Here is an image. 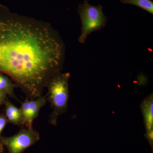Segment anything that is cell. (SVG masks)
<instances>
[{
	"label": "cell",
	"mask_w": 153,
	"mask_h": 153,
	"mask_svg": "<svg viewBox=\"0 0 153 153\" xmlns=\"http://www.w3.org/2000/svg\"><path fill=\"white\" fill-rule=\"evenodd\" d=\"M65 55L63 40L51 25L0 4V73L26 98L43 95L50 79L62 70Z\"/></svg>",
	"instance_id": "6da1fadb"
},
{
	"label": "cell",
	"mask_w": 153,
	"mask_h": 153,
	"mask_svg": "<svg viewBox=\"0 0 153 153\" xmlns=\"http://www.w3.org/2000/svg\"><path fill=\"white\" fill-rule=\"evenodd\" d=\"M70 76L69 72H59L52 76L46 86L47 101L50 104L52 110L49 123L52 125L57 126L59 117L67 111L69 97L68 82Z\"/></svg>",
	"instance_id": "7a4b0ae2"
},
{
	"label": "cell",
	"mask_w": 153,
	"mask_h": 153,
	"mask_svg": "<svg viewBox=\"0 0 153 153\" xmlns=\"http://www.w3.org/2000/svg\"><path fill=\"white\" fill-rule=\"evenodd\" d=\"M78 13L82 24L78 41L84 44L89 34L105 27L108 19L103 13L102 6L91 5L88 0H84L79 5Z\"/></svg>",
	"instance_id": "3957f363"
},
{
	"label": "cell",
	"mask_w": 153,
	"mask_h": 153,
	"mask_svg": "<svg viewBox=\"0 0 153 153\" xmlns=\"http://www.w3.org/2000/svg\"><path fill=\"white\" fill-rule=\"evenodd\" d=\"M40 139V134L33 128L22 127L12 136L0 137V142L7 148L9 153H22Z\"/></svg>",
	"instance_id": "277c9868"
},
{
	"label": "cell",
	"mask_w": 153,
	"mask_h": 153,
	"mask_svg": "<svg viewBox=\"0 0 153 153\" xmlns=\"http://www.w3.org/2000/svg\"><path fill=\"white\" fill-rule=\"evenodd\" d=\"M47 97L42 95L36 99L25 98L21 102L20 110L23 126L27 128H33V123L35 120L39 116L41 108L47 102Z\"/></svg>",
	"instance_id": "5b68a950"
},
{
	"label": "cell",
	"mask_w": 153,
	"mask_h": 153,
	"mask_svg": "<svg viewBox=\"0 0 153 153\" xmlns=\"http://www.w3.org/2000/svg\"><path fill=\"white\" fill-rule=\"evenodd\" d=\"M141 110L143 117L145 136L153 149V95H148L140 105Z\"/></svg>",
	"instance_id": "8992f818"
},
{
	"label": "cell",
	"mask_w": 153,
	"mask_h": 153,
	"mask_svg": "<svg viewBox=\"0 0 153 153\" xmlns=\"http://www.w3.org/2000/svg\"><path fill=\"white\" fill-rule=\"evenodd\" d=\"M4 105L5 106L4 114L9 123L18 126H22L23 123L20 108H18L7 98Z\"/></svg>",
	"instance_id": "52a82bcc"
},
{
	"label": "cell",
	"mask_w": 153,
	"mask_h": 153,
	"mask_svg": "<svg viewBox=\"0 0 153 153\" xmlns=\"http://www.w3.org/2000/svg\"><path fill=\"white\" fill-rule=\"evenodd\" d=\"M16 85L7 76L0 73V91L17 101L21 102L15 93Z\"/></svg>",
	"instance_id": "ba28073f"
},
{
	"label": "cell",
	"mask_w": 153,
	"mask_h": 153,
	"mask_svg": "<svg viewBox=\"0 0 153 153\" xmlns=\"http://www.w3.org/2000/svg\"><path fill=\"white\" fill-rule=\"evenodd\" d=\"M124 4L134 5L153 14V3L151 0H128Z\"/></svg>",
	"instance_id": "9c48e42d"
},
{
	"label": "cell",
	"mask_w": 153,
	"mask_h": 153,
	"mask_svg": "<svg viewBox=\"0 0 153 153\" xmlns=\"http://www.w3.org/2000/svg\"><path fill=\"white\" fill-rule=\"evenodd\" d=\"M9 123L4 113L0 114V137L2 136V132L5 128L6 126Z\"/></svg>",
	"instance_id": "30bf717a"
},
{
	"label": "cell",
	"mask_w": 153,
	"mask_h": 153,
	"mask_svg": "<svg viewBox=\"0 0 153 153\" xmlns=\"http://www.w3.org/2000/svg\"><path fill=\"white\" fill-rule=\"evenodd\" d=\"M7 98V94L0 91V106L4 104Z\"/></svg>",
	"instance_id": "8fae6325"
},
{
	"label": "cell",
	"mask_w": 153,
	"mask_h": 153,
	"mask_svg": "<svg viewBox=\"0 0 153 153\" xmlns=\"http://www.w3.org/2000/svg\"><path fill=\"white\" fill-rule=\"evenodd\" d=\"M4 151V146L0 142V153H3Z\"/></svg>",
	"instance_id": "7c38bea8"
},
{
	"label": "cell",
	"mask_w": 153,
	"mask_h": 153,
	"mask_svg": "<svg viewBox=\"0 0 153 153\" xmlns=\"http://www.w3.org/2000/svg\"><path fill=\"white\" fill-rule=\"evenodd\" d=\"M119 1H120V2H121L122 3H124H124H125L127 1H128V0H119Z\"/></svg>",
	"instance_id": "4fadbf2b"
}]
</instances>
